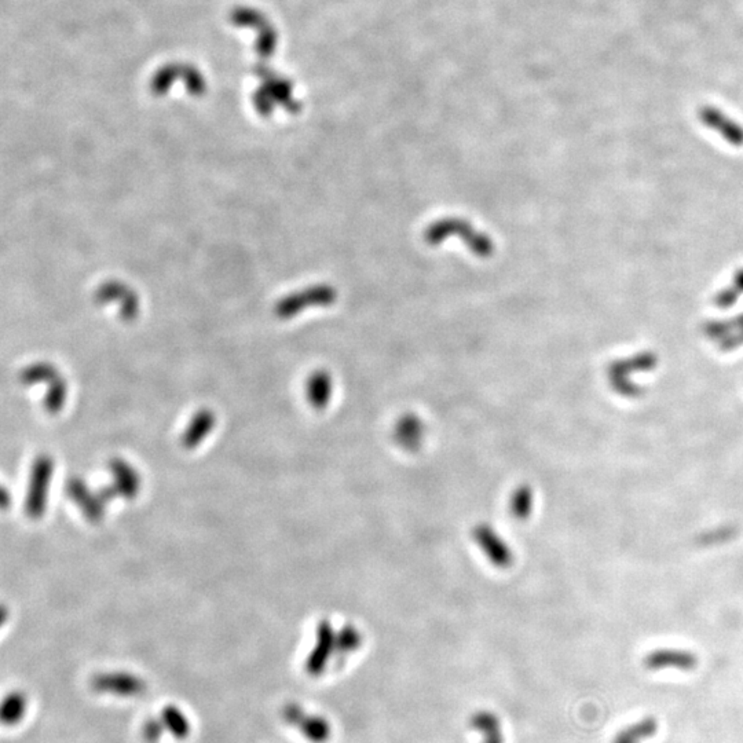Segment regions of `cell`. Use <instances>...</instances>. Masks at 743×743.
<instances>
[{
  "mask_svg": "<svg viewBox=\"0 0 743 743\" xmlns=\"http://www.w3.org/2000/svg\"><path fill=\"white\" fill-rule=\"evenodd\" d=\"M645 667L648 669H664V668H678L683 671H690L697 667V657L687 651H677V650H660L652 654H650L645 661Z\"/></svg>",
  "mask_w": 743,
  "mask_h": 743,
  "instance_id": "11",
  "label": "cell"
},
{
  "mask_svg": "<svg viewBox=\"0 0 743 743\" xmlns=\"http://www.w3.org/2000/svg\"><path fill=\"white\" fill-rule=\"evenodd\" d=\"M53 471L54 461L47 455L37 456L32 462L25 501V511L31 519H40L46 514Z\"/></svg>",
  "mask_w": 743,
  "mask_h": 743,
  "instance_id": "1",
  "label": "cell"
},
{
  "mask_svg": "<svg viewBox=\"0 0 743 743\" xmlns=\"http://www.w3.org/2000/svg\"><path fill=\"white\" fill-rule=\"evenodd\" d=\"M335 300H336V292L332 286H328V285L313 286L310 289L283 297V300H280L276 306V314L280 319H290L299 314L300 312H303L304 307L329 306Z\"/></svg>",
  "mask_w": 743,
  "mask_h": 743,
  "instance_id": "4",
  "label": "cell"
},
{
  "mask_svg": "<svg viewBox=\"0 0 743 743\" xmlns=\"http://www.w3.org/2000/svg\"><path fill=\"white\" fill-rule=\"evenodd\" d=\"M425 427L420 417L415 415L402 416L394 428L395 442L408 450H415L420 448L424 439Z\"/></svg>",
  "mask_w": 743,
  "mask_h": 743,
  "instance_id": "9",
  "label": "cell"
},
{
  "mask_svg": "<svg viewBox=\"0 0 743 743\" xmlns=\"http://www.w3.org/2000/svg\"><path fill=\"white\" fill-rule=\"evenodd\" d=\"M109 471L113 476V489L117 497L134 500L141 490V476L134 465L120 457L109 461Z\"/></svg>",
  "mask_w": 743,
  "mask_h": 743,
  "instance_id": "7",
  "label": "cell"
},
{
  "mask_svg": "<svg viewBox=\"0 0 743 743\" xmlns=\"http://www.w3.org/2000/svg\"><path fill=\"white\" fill-rule=\"evenodd\" d=\"M130 292V289L124 285V283H119V281H110V283H104L95 293V300L101 304H105L109 302H116V300H123L126 297V295Z\"/></svg>",
  "mask_w": 743,
  "mask_h": 743,
  "instance_id": "18",
  "label": "cell"
},
{
  "mask_svg": "<svg viewBox=\"0 0 743 743\" xmlns=\"http://www.w3.org/2000/svg\"><path fill=\"white\" fill-rule=\"evenodd\" d=\"M337 640V635L333 631V627L329 621L323 620L317 627V643L307 660V671L310 673H319L323 668L329 652L332 651L333 643Z\"/></svg>",
  "mask_w": 743,
  "mask_h": 743,
  "instance_id": "10",
  "label": "cell"
},
{
  "mask_svg": "<svg viewBox=\"0 0 743 743\" xmlns=\"http://www.w3.org/2000/svg\"><path fill=\"white\" fill-rule=\"evenodd\" d=\"M216 424L215 413L210 409H201L199 410L190 420L189 425L186 427L180 443L185 449H194L199 445L203 443V441L213 432V427Z\"/></svg>",
  "mask_w": 743,
  "mask_h": 743,
  "instance_id": "8",
  "label": "cell"
},
{
  "mask_svg": "<svg viewBox=\"0 0 743 743\" xmlns=\"http://www.w3.org/2000/svg\"><path fill=\"white\" fill-rule=\"evenodd\" d=\"M164 730L166 728H164V724H163L161 718H159V720L157 718H150L143 725V730H142L143 739L147 743H156L160 739V737H161Z\"/></svg>",
  "mask_w": 743,
  "mask_h": 743,
  "instance_id": "20",
  "label": "cell"
},
{
  "mask_svg": "<svg viewBox=\"0 0 743 743\" xmlns=\"http://www.w3.org/2000/svg\"><path fill=\"white\" fill-rule=\"evenodd\" d=\"M449 236H460L468 247L471 248L479 256H489L493 252V244L486 234H482L472 229L468 223L460 222L459 219H445L431 227L425 233V240L428 244H439Z\"/></svg>",
  "mask_w": 743,
  "mask_h": 743,
  "instance_id": "2",
  "label": "cell"
},
{
  "mask_svg": "<svg viewBox=\"0 0 743 743\" xmlns=\"http://www.w3.org/2000/svg\"><path fill=\"white\" fill-rule=\"evenodd\" d=\"M534 492L530 486H518L509 497V512L516 521H526L533 512Z\"/></svg>",
  "mask_w": 743,
  "mask_h": 743,
  "instance_id": "13",
  "label": "cell"
},
{
  "mask_svg": "<svg viewBox=\"0 0 743 743\" xmlns=\"http://www.w3.org/2000/svg\"><path fill=\"white\" fill-rule=\"evenodd\" d=\"M67 495L80 508L86 519L91 523H100L105 515L107 504L98 492H93L80 478H71L67 483Z\"/></svg>",
  "mask_w": 743,
  "mask_h": 743,
  "instance_id": "6",
  "label": "cell"
},
{
  "mask_svg": "<svg viewBox=\"0 0 743 743\" xmlns=\"http://www.w3.org/2000/svg\"><path fill=\"white\" fill-rule=\"evenodd\" d=\"M161 721L164 728L178 739H185L190 734V723L180 709L168 705L161 711Z\"/></svg>",
  "mask_w": 743,
  "mask_h": 743,
  "instance_id": "14",
  "label": "cell"
},
{
  "mask_svg": "<svg viewBox=\"0 0 743 743\" xmlns=\"http://www.w3.org/2000/svg\"><path fill=\"white\" fill-rule=\"evenodd\" d=\"M10 501H11V497L7 493V489L3 488V495H1V507H3V509H7V508H8Z\"/></svg>",
  "mask_w": 743,
  "mask_h": 743,
  "instance_id": "22",
  "label": "cell"
},
{
  "mask_svg": "<svg viewBox=\"0 0 743 743\" xmlns=\"http://www.w3.org/2000/svg\"><path fill=\"white\" fill-rule=\"evenodd\" d=\"M91 687L97 692H109L119 697H137L146 691V683L141 677L127 672L97 674L91 680Z\"/></svg>",
  "mask_w": 743,
  "mask_h": 743,
  "instance_id": "5",
  "label": "cell"
},
{
  "mask_svg": "<svg viewBox=\"0 0 743 743\" xmlns=\"http://www.w3.org/2000/svg\"><path fill=\"white\" fill-rule=\"evenodd\" d=\"M27 709V698L21 692H10L4 701L1 708V720L4 724H15L18 723Z\"/></svg>",
  "mask_w": 743,
  "mask_h": 743,
  "instance_id": "16",
  "label": "cell"
},
{
  "mask_svg": "<svg viewBox=\"0 0 743 743\" xmlns=\"http://www.w3.org/2000/svg\"><path fill=\"white\" fill-rule=\"evenodd\" d=\"M67 395H68L67 383L61 377H57L53 383H50V389H47V394L44 396L46 410L51 415L60 413L65 405Z\"/></svg>",
  "mask_w": 743,
  "mask_h": 743,
  "instance_id": "17",
  "label": "cell"
},
{
  "mask_svg": "<svg viewBox=\"0 0 743 743\" xmlns=\"http://www.w3.org/2000/svg\"><path fill=\"white\" fill-rule=\"evenodd\" d=\"M655 731V724L650 720L644 721L643 724L640 725H635L629 730H625L624 732H621L614 743H637L640 742L641 739L647 738L648 735H651L652 732Z\"/></svg>",
  "mask_w": 743,
  "mask_h": 743,
  "instance_id": "19",
  "label": "cell"
},
{
  "mask_svg": "<svg viewBox=\"0 0 743 743\" xmlns=\"http://www.w3.org/2000/svg\"><path fill=\"white\" fill-rule=\"evenodd\" d=\"M140 312V300L137 295L130 290L126 297L121 300V317L126 321H131L135 319Z\"/></svg>",
  "mask_w": 743,
  "mask_h": 743,
  "instance_id": "21",
  "label": "cell"
},
{
  "mask_svg": "<svg viewBox=\"0 0 743 743\" xmlns=\"http://www.w3.org/2000/svg\"><path fill=\"white\" fill-rule=\"evenodd\" d=\"M57 377H60L57 369L47 362L31 365L24 369L20 375L21 383H24L25 386H32L37 383H53Z\"/></svg>",
  "mask_w": 743,
  "mask_h": 743,
  "instance_id": "15",
  "label": "cell"
},
{
  "mask_svg": "<svg viewBox=\"0 0 743 743\" xmlns=\"http://www.w3.org/2000/svg\"><path fill=\"white\" fill-rule=\"evenodd\" d=\"M472 541L478 545L488 561L498 568H508L514 563V552L505 538L489 523H479L472 529Z\"/></svg>",
  "mask_w": 743,
  "mask_h": 743,
  "instance_id": "3",
  "label": "cell"
},
{
  "mask_svg": "<svg viewBox=\"0 0 743 743\" xmlns=\"http://www.w3.org/2000/svg\"><path fill=\"white\" fill-rule=\"evenodd\" d=\"M333 392V382L332 377L323 372L319 370L310 376L306 384V395L310 402V405L316 409H323L329 401L332 399Z\"/></svg>",
  "mask_w": 743,
  "mask_h": 743,
  "instance_id": "12",
  "label": "cell"
}]
</instances>
